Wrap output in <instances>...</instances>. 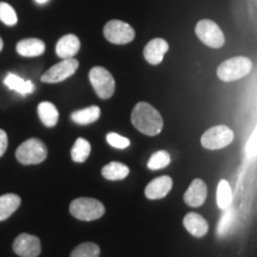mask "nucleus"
Listing matches in <instances>:
<instances>
[{
  "instance_id": "obj_28",
  "label": "nucleus",
  "mask_w": 257,
  "mask_h": 257,
  "mask_svg": "<svg viewBox=\"0 0 257 257\" xmlns=\"http://www.w3.org/2000/svg\"><path fill=\"white\" fill-rule=\"evenodd\" d=\"M106 141H107V143L110 144L111 147L117 148V149H125V148L130 146V141H128L126 137L120 136V135L114 134V133L107 134V136H106Z\"/></svg>"
},
{
  "instance_id": "obj_1",
  "label": "nucleus",
  "mask_w": 257,
  "mask_h": 257,
  "mask_svg": "<svg viewBox=\"0 0 257 257\" xmlns=\"http://www.w3.org/2000/svg\"><path fill=\"white\" fill-rule=\"evenodd\" d=\"M131 121L138 131L147 136H156L163 128V119L160 112L148 102L141 101L135 106Z\"/></svg>"
},
{
  "instance_id": "obj_8",
  "label": "nucleus",
  "mask_w": 257,
  "mask_h": 257,
  "mask_svg": "<svg viewBox=\"0 0 257 257\" xmlns=\"http://www.w3.org/2000/svg\"><path fill=\"white\" fill-rule=\"evenodd\" d=\"M104 36L113 44H127L134 41L135 30L130 24L119 19H112L104 27Z\"/></svg>"
},
{
  "instance_id": "obj_19",
  "label": "nucleus",
  "mask_w": 257,
  "mask_h": 257,
  "mask_svg": "<svg viewBox=\"0 0 257 257\" xmlns=\"http://www.w3.org/2000/svg\"><path fill=\"white\" fill-rule=\"evenodd\" d=\"M70 118H72L74 123L78 125H89L95 123L100 118V108L95 105L89 106V107L73 112L70 114Z\"/></svg>"
},
{
  "instance_id": "obj_12",
  "label": "nucleus",
  "mask_w": 257,
  "mask_h": 257,
  "mask_svg": "<svg viewBox=\"0 0 257 257\" xmlns=\"http://www.w3.org/2000/svg\"><path fill=\"white\" fill-rule=\"evenodd\" d=\"M173 187V180L168 175L159 176L150 181L144 189V194L150 200H157V199L165 198Z\"/></svg>"
},
{
  "instance_id": "obj_24",
  "label": "nucleus",
  "mask_w": 257,
  "mask_h": 257,
  "mask_svg": "<svg viewBox=\"0 0 257 257\" xmlns=\"http://www.w3.org/2000/svg\"><path fill=\"white\" fill-rule=\"evenodd\" d=\"M99 255H100V248L98 244L86 242L76 246L70 253V257H99Z\"/></svg>"
},
{
  "instance_id": "obj_3",
  "label": "nucleus",
  "mask_w": 257,
  "mask_h": 257,
  "mask_svg": "<svg viewBox=\"0 0 257 257\" xmlns=\"http://www.w3.org/2000/svg\"><path fill=\"white\" fill-rule=\"evenodd\" d=\"M69 212L76 219L83 221H92L99 219L105 214V206L96 199L79 198L72 201Z\"/></svg>"
},
{
  "instance_id": "obj_5",
  "label": "nucleus",
  "mask_w": 257,
  "mask_h": 257,
  "mask_svg": "<svg viewBox=\"0 0 257 257\" xmlns=\"http://www.w3.org/2000/svg\"><path fill=\"white\" fill-rule=\"evenodd\" d=\"M89 81L100 99H110L114 94L115 81L112 74L104 67H93L89 72Z\"/></svg>"
},
{
  "instance_id": "obj_29",
  "label": "nucleus",
  "mask_w": 257,
  "mask_h": 257,
  "mask_svg": "<svg viewBox=\"0 0 257 257\" xmlns=\"http://www.w3.org/2000/svg\"><path fill=\"white\" fill-rule=\"evenodd\" d=\"M8 144H9L8 135H6L4 130L0 128V157L5 154L6 149H8Z\"/></svg>"
},
{
  "instance_id": "obj_4",
  "label": "nucleus",
  "mask_w": 257,
  "mask_h": 257,
  "mask_svg": "<svg viewBox=\"0 0 257 257\" xmlns=\"http://www.w3.org/2000/svg\"><path fill=\"white\" fill-rule=\"evenodd\" d=\"M48 156L46 144L38 138H30L18 147L16 157L22 165H38L42 163Z\"/></svg>"
},
{
  "instance_id": "obj_22",
  "label": "nucleus",
  "mask_w": 257,
  "mask_h": 257,
  "mask_svg": "<svg viewBox=\"0 0 257 257\" xmlns=\"http://www.w3.org/2000/svg\"><path fill=\"white\" fill-rule=\"evenodd\" d=\"M89 154H91V144L88 141L81 137L78 138L70 152L72 160L76 163H83L88 159Z\"/></svg>"
},
{
  "instance_id": "obj_30",
  "label": "nucleus",
  "mask_w": 257,
  "mask_h": 257,
  "mask_svg": "<svg viewBox=\"0 0 257 257\" xmlns=\"http://www.w3.org/2000/svg\"><path fill=\"white\" fill-rule=\"evenodd\" d=\"M35 2H36L37 4H40V5H43V4H47V3L49 2V0H35Z\"/></svg>"
},
{
  "instance_id": "obj_23",
  "label": "nucleus",
  "mask_w": 257,
  "mask_h": 257,
  "mask_svg": "<svg viewBox=\"0 0 257 257\" xmlns=\"http://www.w3.org/2000/svg\"><path fill=\"white\" fill-rule=\"evenodd\" d=\"M232 201V192L229 182L226 180H220L217 188V204L221 210H226L231 206Z\"/></svg>"
},
{
  "instance_id": "obj_18",
  "label": "nucleus",
  "mask_w": 257,
  "mask_h": 257,
  "mask_svg": "<svg viewBox=\"0 0 257 257\" xmlns=\"http://www.w3.org/2000/svg\"><path fill=\"white\" fill-rule=\"evenodd\" d=\"M38 117L47 127H54L59 121V111L53 102L43 101L37 107Z\"/></svg>"
},
{
  "instance_id": "obj_14",
  "label": "nucleus",
  "mask_w": 257,
  "mask_h": 257,
  "mask_svg": "<svg viewBox=\"0 0 257 257\" xmlns=\"http://www.w3.org/2000/svg\"><path fill=\"white\" fill-rule=\"evenodd\" d=\"M80 47H81V43H80L78 36H75V35L73 34L64 35V36L61 37L59 42H57L56 54L57 56L61 57L62 60L70 59V57H74L79 53Z\"/></svg>"
},
{
  "instance_id": "obj_10",
  "label": "nucleus",
  "mask_w": 257,
  "mask_h": 257,
  "mask_svg": "<svg viewBox=\"0 0 257 257\" xmlns=\"http://www.w3.org/2000/svg\"><path fill=\"white\" fill-rule=\"evenodd\" d=\"M14 251L21 257H38L41 253V240L29 233H21L14 242Z\"/></svg>"
},
{
  "instance_id": "obj_17",
  "label": "nucleus",
  "mask_w": 257,
  "mask_h": 257,
  "mask_svg": "<svg viewBox=\"0 0 257 257\" xmlns=\"http://www.w3.org/2000/svg\"><path fill=\"white\" fill-rule=\"evenodd\" d=\"M22 199L14 193H8L0 197V221L10 218L21 206Z\"/></svg>"
},
{
  "instance_id": "obj_11",
  "label": "nucleus",
  "mask_w": 257,
  "mask_h": 257,
  "mask_svg": "<svg viewBox=\"0 0 257 257\" xmlns=\"http://www.w3.org/2000/svg\"><path fill=\"white\" fill-rule=\"evenodd\" d=\"M169 49L168 42L163 40V38H154L147 44L143 50L144 59L147 60L148 63L156 66L162 62L163 57Z\"/></svg>"
},
{
  "instance_id": "obj_16",
  "label": "nucleus",
  "mask_w": 257,
  "mask_h": 257,
  "mask_svg": "<svg viewBox=\"0 0 257 257\" xmlns=\"http://www.w3.org/2000/svg\"><path fill=\"white\" fill-rule=\"evenodd\" d=\"M184 226L189 233L193 234L197 238H201L208 231V223L202 218L200 214L191 212L186 214L184 218Z\"/></svg>"
},
{
  "instance_id": "obj_21",
  "label": "nucleus",
  "mask_w": 257,
  "mask_h": 257,
  "mask_svg": "<svg viewBox=\"0 0 257 257\" xmlns=\"http://www.w3.org/2000/svg\"><path fill=\"white\" fill-rule=\"evenodd\" d=\"M130 173V169L126 165L120 162H111L106 165L101 169V174L105 179L111 180V181H119L124 180Z\"/></svg>"
},
{
  "instance_id": "obj_15",
  "label": "nucleus",
  "mask_w": 257,
  "mask_h": 257,
  "mask_svg": "<svg viewBox=\"0 0 257 257\" xmlns=\"http://www.w3.org/2000/svg\"><path fill=\"white\" fill-rule=\"evenodd\" d=\"M17 53L24 57H37L46 51V43L40 38H24L16 46Z\"/></svg>"
},
{
  "instance_id": "obj_27",
  "label": "nucleus",
  "mask_w": 257,
  "mask_h": 257,
  "mask_svg": "<svg viewBox=\"0 0 257 257\" xmlns=\"http://www.w3.org/2000/svg\"><path fill=\"white\" fill-rule=\"evenodd\" d=\"M0 22L8 27H15L18 23V17L15 9L8 3H0Z\"/></svg>"
},
{
  "instance_id": "obj_6",
  "label": "nucleus",
  "mask_w": 257,
  "mask_h": 257,
  "mask_svg": "<svg viewBox=\"0 0 257 257\" xmlns=\"http://www.w3.org/2000/svg\"><path fill=\"white\" fill-rule=\"evenodd\" d=\"M195 34L202 43L213 49L221 48L225 43L224 32L221 31L219 25L210 19H201L195 25Z\"/></svg>"
},
{
  "instance_id": "obj_7",
  "label": "nucleus",
  "mask_w": 257,
  "mask_h": 257,
  "mask_svg": "<svg viewBox=\"0 0 257 257\" xmlns=\"http://www.w3.org/2000/svg\"><path fill=\"white\" fill-rule=\"evenodd\" d=\"M234 138L233 131L226 125H217L201 136L202 147L208 150H217L227 147Z\"/></svg>"
},
{
  "instance_id": "obj_26",
  "label": "nucleus",
  "mask_w": 257,
  "mask_h": 257,
  "mask_svg": "<svg viewBox=\"0 0 257 257\" xmlns=\"http://www.w3.org/2000/svg\"><path fill=\"white\" fill-rule=\"evenodd\" d=\"M224 211L225 212L220 218V221L219 224H218V229H217V233L219 237L226 236V234L231 231V229H232V225L234 223V212L231 211L230 207Z\"/></svg>"
},
{
  "instance_id": "obj_25",
  "label": "nucleus",
  "mask_w": 257,
  "mask_h": 257,
  "mask_svg": "<svg viewBox=\"0 0 257 257\" xmlns=\"http://www.w3.org/2000/svg\"><path fill=\"white\" fill-rule=\"evenodd\" d=\"M170 163V155L169 153L165 152V150H160L153 154L149 161H148V168L152 170H159L168 167Z\"/></svg>"
},
{
  "instance_id": "obj_20",
  "label": "nucleus",
  "mask_w": 257,
  "mask_h": 257,
  "mask_svg": "<svg viewBox=\"0 0 257 257\" xmlns=\"http://www.w3.org/2000/svg\"><path fill=\"white\" fill-rule=\"evenodd\" d=\"M4 83L6 87H9L10 89H14V91L22 95L31 94V93L35 91L34 83L31 81H27V80L22 79L21 76L12 73L6 75V78L4 79Z\"/></svg>"
},
{
  "instance_id": "obj_9",
  "label": "nucleus",
  "mask_w": 257,
  "mask_h": 257,
  "mask_svg": "<svg viewBox=\"0 0 257 257\" xmlns=\"http://www.w3.org/2000/svg\"><path fill=\"white\" fill-rule=\"evenodd\" d=\"M79 68V61L74 57L70 59H63L61 62L56 63L51 68L47 70L46 73L42 75V82L46 83H57L64 81L66 79L75 74Z\"/></svg>"
},
{
  "instance_id": "obj_13",
  "label": "nucleus",
  "mask_w": 257,
  "mask_h": 257,
  "mask_svg": "<svg viewBox=\"0 0 257 257\" xmlns=\"http://www.w3.org/2000/svg\"><path fill=\"white\" fill-rule=\"evenodd\" d=\"M207 198V186L200 179L193 180L184 195V200L188 206L199 207Z\"/></svg>"
},
{
  "instance_id": "obj_31",
  "label": "nucleus",
  "mask_w": 257,
  "mask_h": 257,
  "mask_svg": "<svg viewBox=\"0 0 257 257\" xmlns=\"http://www.w3.org/2000/svg\"><path fill=\"white\" fill-rule=\"evenodd\" d=\"M3 48H4V42H3V38L0 37V51L3 50Z\"/></svg>"
},
{
  "instance_id": "obj_2",
  "label": "nucleus",
  "mask_w": 257,
  "mask_h": 257,
  "mask_svg": "<svg viewBox=\"0 0 257 257\" xmlns=\"http://www.w3.org/2000/svg\"><path fill=\"white\" fill-rule=\"evenodd\" d=\"M252 68V62L245 56H237L224 61L218 67L217 75L221 81H236L248 75Z\"/></svg>"
}]
</instances>
